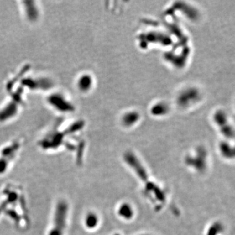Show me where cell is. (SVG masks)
Segmentation results:
<instances>
[{
    "mask_svg": "<svg viewBox=\"0 0 235 235\" xmlns=\"http://www.w3.org/2000/svg\"><path fill=\"white\" fill-rule=\"evenodd\" d=\"M66 210L65 203L63 202H59L55 214L54 227L49 233V235H61L65 227Z\"/></svg>",
    "mask_w": 235,
    "mask_h": 235,
    "instance_id": "cell-1",
    "label": "cell"
}]
</instances>
